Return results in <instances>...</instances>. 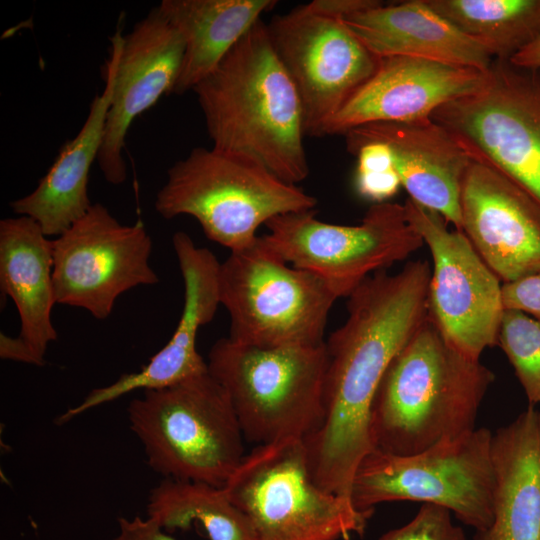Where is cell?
Wrapping results in <instances>:
<instances>
[{
    "label": "cell",
    "instance_id": "6da1fadb",
    "mask_svg": "<svg viewBox=\"0 0 540 540\" xmlns=\"http://www.w3.org/2000/svg\"><path fill=\"white\" fill-rule=\"evenodd\" d=\"M426 260L367 277L349 296L347 318L325 347L324 419L304 439L309 468L323 490L350 500L361 460L373 450L370 411L392 359L428 318Z\"/></svg>",
    "mask_w": 540,
    "mask_h": 540
},
{
    "label": "cell",
    "instance_id": "7a4b0ae2",
    "mask_svg": "<svg viewBox=\"0 0 540 540\" xmlns=\"http://www.w3.org/2000/svg\"><path fill=\"white\" fill-rule=\"evenodd\" d=\"M192 91L213 147L247 155L290 184L307 178L301 100L261 20Z\"/></svg>",
    "mask_w": 540,
    "mask_h": 540
},
{
    "label": "cell",
    "instance_id": "3957f363",
    "mask_svg": "<svg viewBox=\"0 0 540 540\" xmlns=\"http://www.w3.org/2000/svg\"><path fill=\"white\" fill-rule=\"evenodd\" d=\"M495 380L454 349L428 318L392 359L370 411L373 450L409 456L475 429Z\"/></svg>",
    "mask_w": 540,
    "mask_h": 540
},
{
    "label": "cell",
    "instance_id": "277c9868",
    "mask_svg": "<svg viewBox=\"0 0 540 540\" xmlns=\"http://www.w3.org/2000/svg\"><path fill=\"white\" fill-rule=\"evenodd\" d=\"M317 200L257 160L215 148H194L167 172L154 207L165 219L189 215L208 239L242 250L257 239L271 219L314 210Z\"/></svg>",
    "mask_w": 540,
    "mask_h": 540
},
{
    "label": "cell",
    "instance_id": "5b68a950",
    "mask_svg": "<svg viewBox=\"0 0 540 540\" xmlns=\"http://www.w3.org/2000/svg\"><path fill=\"white\" fill-rule=\"evenodd\" d=\"M128 418L149 466L165 478L222 488L245 456L232 403L209 371L144 390Z\"/></svg>",
    "mask_w": 540,
    "mask_h": 540
},
{
    "label": "cell",
    "instance_id": "8992f818",
    "mask_svg": "<svg viewBox=\"0 0 540 540\" xmlns=\"http://www.w3.org/2000/svg\"><path fill=\"white\" fill-rule=\"evenodd\" d=\"M207 365L226 391L247 441L306 439L321 426L325 343L259 347L221 338L211 347Z\"/></svg>",
    "mask_w": 540,
    "mask_h": 540
},
{
    "label": "cell",
    "instance_id": "52a82bcc",
    "mask_svg": "<svg viewBox=\"0 0 540 540\" xmlns=\"http://www.w3.org/2000/svg\"><path fill=\"white\" fill-rule=\"evenodd\" d=\"M222 488L255 540H348L363 535L374 512L315 483L301 438L257 445Z\"/></svg>",
    "mask_w": 540,
    "mask_h": 540
},
{
    "label": "cell",
    "instance_id": "ba28073f",
    "mask_svg": "<svg viewBox=\"0 0 540 540\" xmlns=\"http://www.w3.org/2000/svg\"><path fill=\"white\" fill-rule=\"evenodd\" d=\"M220 304L231 340L259 347L325 343L328 314L338 299L315 274L289 265L262 236L220 263Z\"/></svg>",
    "mask_w": 540,
    "mask_h": 540
},
{
    "label": "cell",
    "instance_id": "9c48e42d",
    "mask_svg": "<svg viewBox=\"0 0 540 540\" xmlns=\"http://www.w3.org/2000/svg\"><path fill=\"white\" fill-rule=\"evenodd\" d=\"M492 432L474 429L409 456L369 452L353 476L350 499L360 510L390 501L436 504L476 532L493 522Z\"/></svg>",
    "mask_w": 540,
    "mask_h": 540
},
{
    "label": "cell",
    "instance_id": "30bf717a",
    "mask_svg": "<svg viewBox=\"0 0 540 540\" xmlns=\"http://www.w3.org/2000/svg\"><path fill=\"white\" fill-rule=\"evenodd\" d=\"M474 160L515 182L540 204V70L495 60L484 86L434 111Z\"/></svg>",
    "mask_w": 540,
    "mask_h": 540
},
{
    "label": "cell",
    "instance_id": "8fae6325",
    "mask_svg": "<svg viewBox=\"0 0 540 540\" xmlns=\"http://www.w3.org/2000/svg\"><path fill=\"white\" fill-rule=\"evenodd\" d=\"M265 226L262 238L274 252L321 278L338 298L424 245L404 204L391 202L371 205L358 225L326 223L308 210L277 216Z\"/></svg>",
    "mask_w": 540,
    "mask_h": 540
},
{
    "label": "cell",
    "instance_id": "7c38bea8",
    "mask_svg": "<svg viewBox=\"0 0 540 540\" xmlns=\"http://www.w3.org/2000/svg\"><path fill=\"white\" fill-rule=\"evenodd\" d=\"M404 208L433 260L428 316L454 349L480 360L487 347L498 344L504 311L501 281L466 235L450 230L440 213L410 198Z\"/></svg>",
    "mask_w": 540,
    "mask_h": 540
},
{
    "label": "cell",
    "instance_id": "4fadbf2b",
    "mask_svg": "<svg viewBox=\"0 0 540 540\" xmlns=\"http://www.w3.org/2000/svg\"><path fill=\"white\" fill-rule=\"evenodd\" d=\"M52 249L56 304L84 309L98 320L110 316L126 291L159 282L143 222L123 225L101 203L53 238Z\"/></svg>",
    "mask_w": 540,
    "mask_h": 540
},
{
    "label": "cell",
    "instance_id": "5bb4252c",
    "mask_svg": "<svg viewBox=\"0 0 540 540\" xmlns=\"http://www.w3.org/2000/svg\"><path fill=\"white\" fill-rule=\"evenodd\" d=\"M267 27L300 97L305 134L323 135L330 120L373 76L380 58L341 20L306 5L276 16Z\"/></svg>",
    "mask_w": 540,
    "mask_h": 540
},
{
    "label": "cell",
    "instance_id": "9a60e30c",
    "mask_svg": "<svg viewBox=\"0 0 540 540\" xmlns=\"http://www.w3.org/2000/svg\"><path fill=\"white\" fill-rule=\"evenodd\" d=\"M115 55V82L97 163L107 182L119 185L127 178L123 158L126 136L133 121L159 98L172 93L178 79L184 41L158 7L123 35L111 37Z\"/></svg>",
    "mask_w": 540,
    "mask_h": 540
},
{
    "label": "cell",
    "instance_id": "2e32d148",
    "mask_svg": "<svg viewBox=\"0 0 540 540\" xmlns=\"http://www.w3.org/2000/svg\"><path fill=\"white\" fill-rule=\"evenodd\" d=\"M460 211L461 231L503 284L540 272V204L515 182L472 159Z\"/></svg>",
    "mask_w": 540,
    "mask_h": 540
},
{
    "label": "cell",
    "instance_id": "e0dca14e",
    "mask_svg": "<svg viewBox=\"0 0 540 540\" xmlns=\"http://www.w3.org/2000/svg\"><path fill=\"white\" fill-rule=\"evenodd\" d=\"M172 244L184 283V305L172 337L139 372L93 389L79 405L59 416V424L137 389L164 388L208 372L196 343L199 329L213 320L220 305V262L183 231L173 235Z\"/></svg>",
    "mask_w": 540,
    "mask_h": 540
},
{
    "label": "cell",
    "instance_id": "ac0fdd59",
    "mask_svg": "<svg viewBox=\"0 0 540 540\" xmlns=\"http://www.w3.org/2000/svg\"><path fill=\"white\" fill-rule=\"evenodd\" d=\"M488 73L422 58H380L373 76L330 120L323 135H344L378 122L430 121L440 106L481 89Z\"/></svg>",
    "mask_w": 540,
    "mask_h": 540
},
{
    "label": "cell",
    "instance_id": "d6986e66",
    "mask_svg": "<svg viewBox=\"0 0 540 540\" xmlns=\"http://www.w3.org/2000/svg\"><path fill=\"white\" fill-rule=\"evenodd\" d=\"M344 136L350 153L365 143L386 144L409 198L461 231V189L472 158L447 129L433 120L378 122Z\"/></svg>",
    "mask_w": 540,
    "mask_h": 540
},
{
    "label": "cell",
    "instance_id": "ffe728a7",
    "mask_svg": "<svg viewBox=\"0 0 540 540\" xmlns=\"http://www.w3.org/2000/svg\"><path fill=\"white\" fill-rule=\"evenodd\" d=\"M379 58L405 56L488 72L495 59L480 42L424 0L383 3L341 20Z\"/></svg>",
    "mask_w": 540,
    "mask_h": 540
},
{
    "label": "cell",
    "instance_id": "44dd1931",
    "mask_svg": "<svg viewBox=\"0 0 540 540\" xmlns=\"http://www.w3.org/2000/svg\"><path fill=\"white\" fill-rule=\"evenodd\" d=\"M113 52L105 68V85L90 105L77 135L60 149L36 188L10 203L20 216L35 220L48 237H57L82 218L92 206L88 197L89 172L103 143L107 113L115 82Z\"/></svg>",
    "mask_w": 540,
    "mask_h": 540
},
{
    "label": "cell",
    "instance_id": "7402d4cb",
    "mask_svg": "<svg viewBox=\"0 0 540 540\" xmlns=\"http://www.w3.org/2000/svg\"><path fill=\"white\" fill-rule=\"evenodd\" d=\"M539 412L533 405L492 436L493 522L475 540H540Z\"/></svg>",
    "mask_w": 540,
    "mask_h": 540
},
{
    "label": "cell",
    "instance_id": "603a6c76",
    "mask_svg": "<svg viewBox=\"0 0 540 540\" xmlns=\"http://www.w3.org/2000/svg\"><path fill=\"white\" fill-rule=\"evenodd\" d=\"M0 287L15 303L19 338L44 365L48 345L57 339L51 312L53 286L52 239L30 217L0 221Z\"/></svg>",
    "mask_w": 540,
    "mask_h": 540
},
{
    "label": "cell",
    "instance_id": "cb8c5ba5",
    "mask_svg": "<svg viewBox=\"0 0 540 540\" xmlns=\"http://www.w3.org/2000/svg\"><path fill=\"white\" fill-rule=\"evenodd\" d=\"M274 0H163L157 6L184 41L180 73L172 93L183 94L208 76L276 5Z\"/></svg>",
    "mask_w": 540,
    "mask_h": 540
},
{
    "label": "cell",
    "instance_id": "d4e9b609",
    "mask_svg": "<svg viewBox=\"0 0 540 540\" xmlns=\"http://www.w3.org/2000/svg\"><path fill=\"white\" fill-rule=\"evenodd\" d=\"M148 517L163 529H186L199 523L209 540H255L246 516L223 488L165 478L150 493Z\"/></svg>",
    "mask_w": 540,
    "mask_h": 540
},
{
    "label": "cell",
    "instance_id": "484cf974",
    "mask_svg": "<svg viewBox=\"0 0 540 540\" xmlns=\"http://www.w3.org/2000/svg\"><path fill=\"white\" fill-rule=\"evenodd\" d=\"M435 12L483 44L495 60H509L540 37V0H424Z\"/></svg>",
    "mask_w": 540,
    "mask_h": 540
},
{
    "label": "cell",
    "instance_id": "4316f807",
    "mask_svg": "<svg viewBox=\"0 0 540 540\" xmlns=\"http://www.w3.org/2000/svg\"><path fill=\"white\" fill-rule=\"evenodd\" d=\"M515 370L530 405L540 404V320L504 309L498 344Z\"/></svg>",
    "mask_w": 540,
    "mask_h": 540
},
{
    "label": "cell",
    "instance_id": "83f0119b",
    "mask_svg": "<svg viewBox=\"0 0 540 540\" xmlns=\"http://www.w3.org/2000/svg\"><path fill=\"white\" fill-rule=\"evenodd\" d=\"M352 154L357 157L358 194L373 204L388 202L402 186L390 148L381 142H369Z\"/></svg>",
    "mask_w": 540,
    "mask_h": 540
},
{
    "label": "cell",
    "instance_id": "f1b7e54d",
    "mask_svg": "<svg viewBox=\"0 0 540 540\" xmlns=\"http://www.w3.org/2000/svg\"><path fill=\"white\" fill-rule=\"evenodd\" d=\"M379 540H466V536L463 529L452 522L450 510L423 503L409 523L388 531Z\"/></svg>",
    "mask_w": 540,
    "mask_h": 540
},
{
    "label": "cell",
    "instance_id": "f546056e",
    "mask_svg": "<svg viewBox=\"0 0 540 540\" xmlns=\"http://www.w3.org/2000/svg\"><path fill=\"white\" fill-rule=\"evenodd\" d=\"M504 309L521 310L540 320V272L502 284Z\"/></svg>",
    "mask_w": 540,
    "mask_h": 540
},
{
    "label": "cell",
    "instance_id": "4dcf8cb0",
    "mask_svg": "<svg viewBox=\"0 0 540 540\" xmlns=\"http://www.w3.org/2000/svg\"><path fill=\"white\" fill-rule=\"evenodd\" d=\"M119 533L115 540H175L164 533L163 528L152 518H119Z\"/></svg>",
    "mask_w": 540,
    "mask_h": 540
},
{
    "label": "cell",
    "instance_id": "1f68e13d",
    "mask_svg": "<svg viewBox=\"0 0 540 540\" xmlns=\"http://www.w3.org/2000/svg\"><path fill=\"white\" fill-rule=\"evenodd\" d=\"M382 4L377 0H314L306 6L313 12L342 20L358 12Z\"/></svg>",
    "mask_w": 540,
    "mask_h": 540
},
{
    "label": "cell",
    "instance_id": "d6a6232c",
    "mask_svg": "<svg viewBox=\"0 0 540 540\" xmlns=\"http://www.w3.org/2000/svg\"><path fill=\"white\" fill-rule=\"evenodd\" d=\"M0 357L42 366L32 350L19 337H10L4 333L0 334Z\"/></svg>",
    "mask_w": 540,
    "mask_h": 540
},
{
    "label": "cell",
    "instance_id": "836d02e7",
    "mask_svg": "<svg viewBox=\"0 0 540 540\" xmlns=\"http://www.w3.org/2000/svg\"><path fill=\"white\" fill-rule=\"evenodd\" d=\"M508 61L516 67L540 70V37L523 47Z\"/></svg>",
    "mask_w": 540,
    "mask_h": 540
},
{
    "label": "cell",
    "instance_id": "e575fe53",
    "mask_svg": "<svg viewBox=\"0 0 540 540\" xmlns=\"http://www.w3.org/2000/svg\"><path fill=\"white\" fill-rule=\"evenodd\" d=\"M538 427H539V438H540V413H539Z\"/></svg>",
    "mask_w": 540,
    "mask_h": 540
}]
</instances>
